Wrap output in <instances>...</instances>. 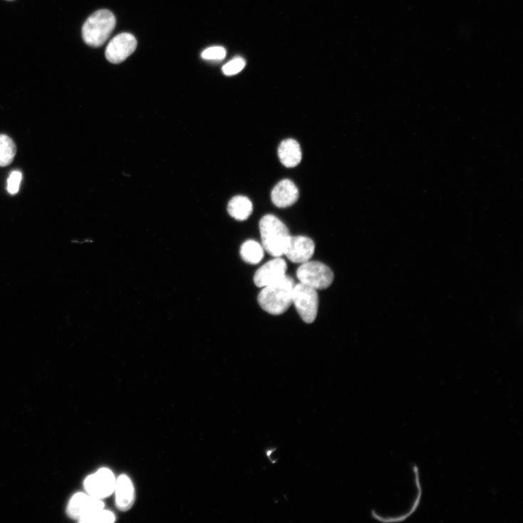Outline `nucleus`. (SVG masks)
I'll return each instance as SVG.
<instances>
[{"label": "nucleus", "mask_w": 523, "mask_h": 523, "mask_svg": "<svg viewBox=\"0 0 523 523\" xmlns=\"http://www.w3.org/2000/svg\"><path fill=\"white\" fill-rule=\"evenodd\" d=\"M299 198V191L295 184L290 180H283L275 187L271 193L274 205L285 208L293 205Z\"/></svg>", "instance_id": "nucleus-12"}, {"label": "nucleus", "mask_w": 523, "mask_h": 523, "mask_svg": "<svg viewBox=\"0 0 523 523\" xmlns=\"http://www.w3.org/2000/svg\"><path fill=\"white\" fill-rule=\"evenodd\" d=\"M227 54V50L223 47L214 46L204 50L201 56L206 61H221L225 59Z\"/></svg>", "instance_id": "nucleus-18"}, {"label": "nucleus", "mask_w": 523, "mask_h": 523, "mask_svg": "<svg viewBox=\"0 0 523 523\" xmlns=\"http://www.w3.org/2000/svg\"><path fill=\"white\" fill-rule=\"evenodd\" d=\"M103 508L104 503L102 500L87 493H78L71 499L67 507V514L70 517L80 521L92 512Z\"/></svg>", "instance_id": "nucleus-9"}, {"label": "nucleus", "mask_w": 523, "mask_h": 523, "mask_svg": "<svg viewBox=\"0 0 523 523\" xmlns=\"http://www.w3.org/2000/svg\"><path fill=\"white\" fill-rule=\"evenodd\" d=\"M259 232L264 249L271 256L284 254L289 237V230L278 217L268 214L259 222Z\"/></svg>", "instance_id": "nucleus-2"}, {"label": "nucleus", "mask_w": 523, "mask_h": 523, "mask_svg": "<svg viewBox=\"0 0 523 523\" xmlns=\"http://www.w3.org/2000/svg\"><path fill=\"white\" fill-rule=\"evenodd\" d=\"M246 66L242 58H236L222 67V72L227 76H234L241 72Z\"/></svg>", "instance_id": "nucleus-19"}, {"label": "nucleus", "mask_w": 523, "mask_h": 523, "mask_svg": "<svg viewBox=\"0 0 523 523\" xmlns=\"http://www.w3.org/2000/svg\"><path fill=\"white\" fill-rule=\"evenodd\" d=\"M278 153L281 162L289 168L296 167L302 160L301 145L293 139L282 141L279 145Z\"/></svg>", "instance_id": "nucleus-13"}, {"label": "nucleus", "mask_w": 523, "mask_h": 523, "mask_svg": "<svg viewBox=\"0 0 523 523\" xmlns=\"http://www.w3.org/2000/svg\"><path fill=\"white\" fill-rule=\"evenodd\" d=\"M115 520L116 515L115 513L103 508L83 517L80 520V522L84 523H112L115 522Z\"/></svg>", "instance_id": "nucleus-17"}, {"label": "nucleus", "mask_w": 523, "mask_h": 523, "mask_svg": "<svg viewBox=\"0 0 523 523\" xmlns=\"http://www.w3.org/2000/svg\"><path fill=\"white\" fill-rule=\"evenodd\" d=\"M240 254L247 263L256 265L264 259V249L258 242L249 240L242 244Z\"/></svg>", "instance_id": "nucleus-15"}, {"label": "nucleus", "mask_w": 523, "mask_h": 523, "mask_svg": "<svg viewBox=\"0 0 523 523\" xmlns=\"http://www.w3.org/2000/svg\"><path fill=\"white\" fill-rule=\"evenodd\" d=\"M287 265L284 259L276 257L268 262L255 273L254 281L257 287H266L286 276Z\"/></svg>", "instance_id": "nucleus-10"}, {"label": "nucleus", "mask_w": 523, "mask_h": 523, "mask_svg": "<svg viewBox=\"0 0 523 523\" xmlns=\"http://www.w3.org/2000/svg\"><path fill=\"white\" fill-rule=\"evenodd\" d=\"M116 26V18L108 10H100L91 15L83 26L85 43L93 48L102 46Z\"/></svg>", "instance_id": "nucleus-3"}, {"label": "nucleus", "mask_w": 523, "mask_h": 523, "mask_svg": "<svg viewBox=\"0 0 523 523\" xmlns=\"http://www.w3.org/2000/svg\"><path fill=\"white\" fill-rule=\"evenodd\" d=\"M116 482L113 472L103 467L86 477L84 487L87 494L103 500L114 494Z\"/></svg>", "instance_id": "nucleus-6"}, {"label": "nucleus", "mask_w": 523, "mask_h": 523, "mask_svg": "<svg viewBox=\"0 0 523 523\" xmlns=\"http://www.w3.org/2000/svg\"><path fill=\"white\" fill-rule=\"evenodd\" d=\"M136 48L135 37L131 33H123L110 41L105 50V57L109 62L118 64L131 56Z\"/></svg>", "instance_id": "nucleus-7"}, {"label": "nucleus", "mask_w": 523, "mask_h": 523, "mask_svg": "<svg viewBox=\"0 0 523 523\" xmlns=\"http://www.w3.org/2000/svg\"><path fill=\"white\" fill-rule=\"evenodd\" d=\"M315 252V243L310 238L298 236L289 237L284 254L294 264H305Z\"/></svg>", "instance_id": "nucleus-8"}, {"label": "nucleus", "mask_w": 523, "mask_h": 523, "mask_svg": "<svg viewBox=\"0 0 523 523\" xmlns=\"http://www.w3.org/2000/svg\"><path fill=\"white\" fill-rule=\"evenodd\" d=\"M294 286L293 279L286 275L281 280L264 287L257 297L259 305L271 315L283 314L292 304Z\"/></svg>", "instance_id": "nucleus-1"}, {"label": "nucleus", "mask_w": 523, "mask_h": 523, "mask_svg": "<svg viewBox=\"0 0 523 523\" xmlns=\"http://www.w3.org/2000/svg\"><path fill=\"white\" fill-rule=\"evenodd\" d=\"M292 304L306 323L314 322L319 309V296L316 289L302 283L294 285Z\"/></svg>", "instance_id": "nucleus-4"}, {"label": "nucleus", "mask_w": 523, "mask_h": 523, "mask_svg": "<svg viewBox=\"0 0 523 523\" xmlns=\"http://www.w3.org/2000/svg\"><path fill=\"white\" fill-rule=\"evenodd\" d=\"M296 276L301 283L316 290L328 288L334 278L330 268L317 261H308L303 264L298 269Z\"/></svg>", "instance_id": "nucleus-5"}, {"label": "nucleus", "mask_w": 523, "mask_h": 523, "mask_svg": "<svg viewBox=\"0 0 523 523\" xmlns=\"http://www.w3.org/2000/svg\"><path fill=\"white\" fill-rule=\"evenodd\" d=\"M8 1H14V0H8Z\"/></svg>", "instance_id": "nucleus-21"}, {"label": "nucleus", "mask_w": 523, "mask_h": 523, "mask_svg": "<svg viewBox=\"0 0 523 523\" xmlns=\"http://www.w3.org/2000/svg\"><path fill=\"white\" fill-rule=\"evenodd\" d=\"M253 206L246 197L237 196L229 203L228 211L230 215L237 220H246L252 213Z\"/></svg>", "instance_id": "nucleus-14"}, {"label": "nucleus", "mask_w": 523, "mask_h": 523, "mask_svg": "<svg viewBox=\"0 0 523 523\" xmlns=\"http://www.w3.org/2000/svg\"><path fill=\"white\" fill-rule=\"evenodd\" d=\"M16 154V146L14 140L6 135H0V167L11 165Z\"/></svg>", "instance_id": "nucleus-16"}, {"label": "nucleus", "mask_w": 523, "mask_h": 523, "mask_svg": "<svg viewBox=\"0 0 523 523\" xmlns=\"http://www.w3.org/2000/svg\"><path fill=\"white\" fill-rule=\"evenodd\" d=\"M114 493L115 494V504L118 509L123 512L130 510L135 501V490L130 477L123 474L117 478Z\"/></svg>", "instance_id": "nucleus-11"}, {"label": "nucleus", "mask_w": 523, "mask_h": 523, "mask_svg": "<svg viewBox=\"0 0 523 523\" xmlns=\"http://www.w3.org/2000/svg\"><path fill=\"white\" fill-rule=\"evenodd\" d=\"M21 179L22 175L19 171H14L11 174L8 180V191L11 195L19 192Z\"/></svg>", "instance_id": "nucleus-20"}]
</instances>
